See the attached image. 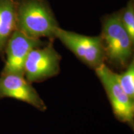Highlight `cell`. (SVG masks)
I'll list each match as a JSON object with an SVG mask.
<instances>
[{"label":"cell","mask_w":134,"mask_h":134,"mask_svg":"<svg viewBox=\"0 0 134 134\" xmlns=\"http://www.w3.org/2000/svg\"><path fill=\"white\" fill-rule=\"evenodd\" d=\"M58 27L47 0H17L16 29L26 36L52 41Z\"/></svg>","instance_id":"6da1fadb"},{"label":"cell","mask_w":134,"mask_h":134,"mask_svg":"<svg viewBox=\"0 0 134 134\" xmlns=\"http://www.w3.org/2000/svg\"><path fill=\"white\" fill-rule=\"evenodd\" d=\"M100 36L105 61L116 67L126 68L131 61L134 41L122 25L118 11L103 18Z\"/></svg>","instance_id":"7a4b0ae2"},{"label":"cell","mask_w":134,"mask_h":134,"mask_svg":"<svg viewBox=\"0 0 134 134\" xmlns=\"http://www.w3.org/2000/svg\"><path fill=\"white\" fill-rule=\"evenodd\" d=\"M55 36L78 59L90 68L95 70L104 63L105 52L100 36H84L60 27L57 29Z\"/></svg>","instance_id":"3957f363"},{"label":"cell","mask_w":134,"mask_h":134,"mask_svg":"<svg viewBox=\"0 0 134 134\" xmlns=\"http://www.w3.org/2000/svg\"><path fill=\"white\" fill-rule=\"evenodd\" d=\"M104 88L117 119L126 124L132 130L134 126V100L125 93L117 80L116 73L105 63L94 70Z\"/></svg>","instance_id":"277c9868"},{"label":"cell","mask_w":134,"mask_h":134,"mask_svg":"<svg viewBox=\"0 0 134 134\" xmlns=\"http://www.w3.org/2000/svg\"><path fill=\"white\" fill-rule=\"evenodd\" d=\"M61 55L55 49L52 41L34 48L25 62L24 76L29 83H37L57 75L60 71Z\"/></svg>","instance_id":"5b68a950"},{"label":"cell","mask_w":134,"mask_h":134,"mask_svg":"<svg viewBox=\"0 0 134 134\" xmlns=\"http://www.w3.org/2000/svg\"><path fill=\"white\" fill-rule=\"evenodd\" d=\"M46 43L41 39L30 38L16 29L10 37L5 48V64L1 75H18L24 76L25 62L29 53L34 48Z\"/></svg>","instance_id":"8992f818"},{"label":"cell","mask_w":134,"mask_h":134,"mask_svg":"<svg viewBox=\"0 0 134 134\" xmlns=\"http://www.w3.org/2000/svg\"><path fill=\"white\" fill-rule=\"evenodd\" d=\"M10 98L31 104L41 111L47 106L31 83L18 75L0 76V99Z\"/></svg>","instance_id":"52a82bcc"},{"label":"cell","mask_w":134,"mask_h":134,"mask_svg":"<svg viewBox=\"0 0 134 134\" xmlns=\"http://www.w3.org/2000/svg\"><path fill=\"white\" fill-rule=\"evenodd\" d=\"M16 26L17 0H0V57L3 61L6 44Z\"/></svg>","instance_id":"ba28073f"},{"label":"cell","mask_w":134,"mask_h":134,"mask_svg":"<svg viewBox=\"0 0 134 134\" xmlns=\"http://www.w3.org/2000/svg\"><path fill=\"white\" fill-rule=\"evenodd\" d=\"M117 80L125 93L134 100V62L129 63L125 70L120 74L116 73Z\"/></svg>","instance_id":"9c48e42d"},{"label":"cell","mask_w":134,"mask_h":134,"mask_svg":"<svg viewBox=\"0 0 134 134\" xmlns=\"http://www.w3.org/2000/svg\"><path fill=\"white\" fill-rule=\"evenodd\" d=\"M118 12L122 25L134 41V0H129L125 7Z\"/></svg>","instance_id":"30bf717a"}]
</instances>
